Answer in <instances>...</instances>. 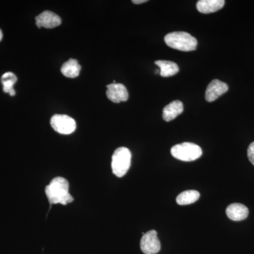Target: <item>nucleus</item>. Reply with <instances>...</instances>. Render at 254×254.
I'll use <instances>...</instances> for the list:
<instances>
[{"label": "nucleus", "mask_w": 254, "mask_h": 254, "mask_svg": "<svg viewBox=\"0 0 254 254\" xmlns=\"http://www.w3.org/2000/svg\"><path fill=\"white\" fill-rule=\"evenodd\" d=\"M68 182L66 179L58 177L53 179L46 187V193L50 205H67L73 198L68 192Z\"/></svg>", "instance_id": "f257e3e1"}, {"label": "nucleus", "mask_w": 254, "mask_h": 254, "mask_svg": "<svg viewBox=\"0 0 254 254\" xmlns=\"http://www.w3.org/2000/svg\"><path fill=\"white\" fill-rule=\"evenodd\" d=\"M164 40L170 48L183 52L193 51L196 50L198 45V41L194 37L187 32L177 31L168 33Z\"/></svg>", "instance_id": "f03ea898"}, {"label": "nucleus", "mask_w": 254, "mask_h": 254, "mask_svg": "<svg viewBox=\"0 0 254 254\" xmlns=\"http://www.w3.org/2000/svg\"><path fill=\"white\" fill-rule=\"evenodd\" d=\"M131 151L125 147L115 150L112 157V170L115 176L123 177L131 166Z\"/></svg>", "instance_id": "7ed1b4c3"}, {"label": "nucleus", "mask_w": 254, "mask_h": 254, "mask_svg": "<svg viewBox=\"0 0 254 254\" xmlns=\"http://www.w3.org/2000/svg\"><path fill=\"white\" fill-rule=\"evenodd\" d=\"M171 154L177 160L190 162L194 161L200 158L203 154V151L199 145L185 142V143L174 145L171 148Z\"/></svg>", "instance_id": "20e7f679"}, {"label": "nucleus", "mask_w": 254, "mask_h": 254, "mask_svg": "<svg viewBox=\"0 0 254 254\" xmlns=\"http://www.w3.org/2000/svg\"><path fill=\"white\" fill-rule=\"evenodd\" d=\"M50 125L55 131L61 134H71L76 128L75 120L66 115H53L50 120Z\"/></svg>", "instance_id": "39448f33"}, {"label": "nucleus", "mask_w": 254, "mask_h": 254, "mask_svg": "<svg viewBox=\"0 0 254 254\" xmlns=\"http://www.w3.org/2000/svg\"><path fill=\"white\" fill-rule=\"evenodd\" d=\"M141 250L145 254H158L161 249L160 240L158 238V233L154 230L144 234L141 240Z\"/></svg>", "instance_id": "423d86ee"}, {"label": "nucleus", "mask_w": 254, "mask_h": 254, "mask_svg": "<svg viewBox=\"0 0 254 254\" xmlns=\"http://www.w3.org/2000/svg\"><path fill=\"white\" fill-rule=\"evenodd\" d=\"M229 86L227 83L220 80L214 79L209 83L205 91V98L206 101L213 102L218 99L219 97L225 94L228 91Z\"/></svg>", "instance_id": "0eeeda50"}, {"label": "nucleus", "mask_w": 254, "mask_h": 254, "mask_svg": "<svg viewBox=\"0 0 254 254\" xmlns=\"http://www.w3.org/2000/svg\"><path fill=\"white\" fill-rule=\"evenodd\" d=\"M106 95L108 99L115 103L127 101L128 99V93L126 87L122 83H111L107 86Z\"/></svg>", "instance_id": "6e6552de"}, {"label": "nucleus", "mask_w": 254, "mask_h": 254, "mask_svg": "<svg viewBox=\"0 0 254 254\" xmlns=\"http://www.w3.org/2000/svg\"><path fill=\"white\" fill-rule=\"evenodd\" d=\"M36 23L39 28H54L61 24L62 19L53 11H45L36 16Z\"/></svg>", "instance_id": "1a4fd4ad"}, {"label": "nucleus", "mask_w": 254, "mask_h": 254, "mask_svg": "<svg viewBox=\"0 0 254 254\" xmlns=\"http://www.w3.org/2000/svg\"><path fill=\"white\" fill-rule=\"evenodd\" d=\"M250 210L246 205L242 203H232L227 206V217L233 221H242L248 217Z\"/></svg>", "instance_id": "9d476101"}, {"label": "nucleus", "mask_w": 254, "mask_h": 254, "mask_svg": "<svg viewBox=\"0 0 254 254\" xmlns=\"http://www.w3.org/2000/svg\"><path fill=\"white\" fill-rule=\"evenodd\" d=\"M225 3L224 0H199L197 2L196 8L202 14H210L221 9Z\"/></svg>", "instance_id": "9b49d317"}, {"label": "nucleus", "mask_w": 254, "mask_h": 254, "mask_svg": "<svg viewBox=\"0 0 254 254\" xmlns=\"http://www.w3.org/2000/svg\"><path fill=\"white\" fill-rule=\"evenodd\" d=\"M184 111L183 103L180 100H175L164 108L163 118L165 122L175 120Z\"/></svg>", "instance_id": "f8f14e48"}, {"label": "nucleus", "mask_w": 254, "mask_h": 254, "mask_svg": "<svg viewBox=\"0 0 254 254\" xmlns=\"http://www.w3.org/2000/svg\"><path fill=\"white\" fill-rule=\"evenodd\" d=\"M155 64L160 67V74L163 77H170L177 74L180 71L178 65L176 63L166 60H157Z\"/></svg>", "instance_id": "ddd939ff"}, {"label": "nucleus", "mask_w": 254, "mask_h": 254, "mask_svg": "<svg viewBox=\"0 0 254 254\" xmlns=\"http://www.w3.org/2000/svg\"><path fill=\"white\" fill-rule=\"evenodd\" d=\"M81 68V66L78 64L77 60L70 59L63 64L61 68V72L66 77L76 78L79 75Z\"/></svg>", "instance_id": "4468645a"}, {"label": "nucleus", "mask_w": 254, "mask_h": 254, "mask_svg": "<svg viewBox=\"0 0 254 254\" xmlns=\"http://www.w3.org/2000/svg\"><path fill=\"white\" fill-rule=\"evenodd\" d=\"M1 83L3 85V91L4 93H9L11 96L16 95L14 86L17 81V77L12 72H6L2 75L1 78Z\"/></svg>", "instance_id": "2eb2a0df"}, {"label": "nucleus", "mask_w": 254, "mask_h": 254, "mask_svg": "<svg viewBox=\"0 0 254 254\" xmlns=\"http://www.w3.org/2000/svg\"><path fill=\"white\" fill-rule=\"evenodd\" d=\"M199 198L200 193L197 190H185L177 197V203L180 205H190L195 203Z\"/></svg>", "instance_id": "dca6fc26"}, {"label": "nucleus", "mask_w": 254, "mask_h": 254, "mask_svg": "<svg viewBox=\"0 0 254 254\" xmlns=\"http://www.w3.org/2000/svg\"><path fill=\"white\" fill-rule=\"evenodd\" d=\"M247 155H248V158L251 163L254 165V142H252L249 146L248 150H247Z\"/></svg>", "instance_id": "f3484780"}, {"label": "nucleus", "mask_w": 254, "mask_h": 254, "mask_svg": "<svg viewBox=\"0 0 254 254\" xmlns=\"http://www.w3.org/2000/svg\"><path fill=\"white\" fill-rule=\"evenodd\" d=\"M146 1H148V0H133L132 2H133V4H142V3L146 2Z\"/></svg>", "instance_id": "a211bd4d"}, {"label": "nucleus", "mask_w": 254, "mask_h": 254, "mask_svg": "<svg viewBox=\"0 0 254 254\" xmlns=\"http://www.w3.org/2000/svg\"><path fill=\"white\" fill-rule=\"evenodd\" d=\"M2 38H3L2 32H1V29H0V41H1V40H2Z\"/></svg>", "instance_id": "6ab92c4d"}, {"label": "nucleus", "mask_w": 254, "mask_h": 254, "mask_svg": "<svg viewBox=\"0 0 254 254\" xmlns=\"http://www.w3.org/2000/svg\"><path fill=\"white\" fill-rule=\"evenodd\" d=\"M160 73V71H158V69L155 70V73Z\"/></svg>", "instance_id": "aec40b11"}]
</instances>
